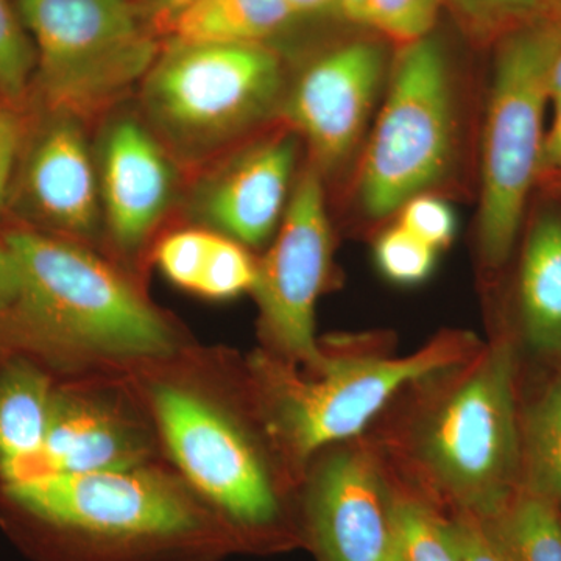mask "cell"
<instances>
[{
  "mask_svg": "<svg viewBox=\"0 0 561 561\" xmlns=\"http://www.w3.org/2000/svg\"><path fill=\"white\" fill-rule=\"evenodd\" d=\"M18 295L0 337L70 360H158L172 354L168 321L119 272L65 236L16 227L3 234Z\"/></svg>",
  "mask_w": 561,
  "mask_h": 561,
  "instance_id": "6da1fadb",
  "label": "cell"
},
{
  "mask_svg": "<svg viewBox=\"0 0 561 561\" xmlns=\"http://www.w3.org/2000/svg\"><path fill=\"white\" fill-rule=\"evenodd\" d=\"M3 491L61 538L70 561H213L242 549L186 482L147 463L39 476Z\"/></svg>",
  "mask_w": 561,
  "mask_h": 561,
  "instance_id": "7a4b0ae2",
  "label": "cell"
},
{
  "mask_svg": "<svg viewBox=\"0 0 561 561\" xmlns=\"http://www.w3.org/2000/svg\"><path fill=\"white\" fill-rule=\"evenodd\" d=\"M515 378L511 343H493L461 365L449 389L416 423L413 456L453 513L486 519L519 491L523 440Z\"/></svg>",
  "mask_w": 561,
  "mask_h": 561,
  "instance_id": "3957f363",
  "label": "cell"
},
{
  "mask_svg": "<svg viewBox=\"0 0 561 561\" xmlns=\"http://www.w3.org/2000/svg\"><path fill=\"white\" fill-rule=\"evenodd\" d=\"M478 351L471 334L448 332L404 357H330L313 378L267 353L256 354L250 368L268 434L291 461L305 463L360 434L402 387L453 370Z\"/></svg>",
  "mask_w": 561,
  "mask_h": 561,
  "instance_id": "277c9868",
  "label": "cell"
},
{
  "mask_svg": "<svg viewBox=\"0 0 561 561\" xmlns=\"http://www.w3.org/2000/svg\"><path fill=\"white\" fill-rule=\"evenodd\" d=\"M35 47L27 108L84 121L142 83L162 36L135 0H13Z\"/></svg>",
  "mask_w": 561,
  "mask_h": 561,
  "instance_id": "5b68a950",
  "label": "cell"
},
{
  "mask_svg": "<svg viewBox=\"0 0 561 561\" xmlns=\"http://www.w3.org/2000/svg\"><path fill=\"white\" fill-rule=\"evenodd\" d=\"M560 51L561 0L502 35L483 131L478 221L479 249L490 267L511 256L541 172L549 81Z\"/></svg>",
  "mask_w": 561,
  "mask_h": 561,
  "instance_id": "8992f818",
  "label": "cell"
},
{
  "mask_svg": "<svg viewBox=\"0 0 561 561\" xmlns=\"http://www.w3.org/2000/svg\"><path fill=\"white\" fill-rule=\"evenodd\" d=\"M140 87L160 140L194 161L268 116L283 95L284 70L267 44L169 38Z\"/></svg>",
  "mask_w": 561,
  "mask_h": 561,
  "instance_id": "52a82bcc",
  "label": "cell"
},
{
  "mask_svg": "<svg viewBox=\"0 0 561 561\" xmlns=\"http://www.w3.org/2000/svg\"><path fill=\"white\" fill-rule=\"evenodd\" d=\"M151 412L183 481L242 549L297 540L260 448L232 413L180 383L154 386Z\"/></svg>",
  "mask_w": 561,
  "mask_h": 561,
  "instance_id": "ba28073f",
  "label": "cell"
},
{
  "mask_svg": "<svg viewBox=\"0 0 561 561\" xmlns=\"http://www.w3.org/2000/svg\"><path fill=\"white\" fill-rule=\"evenodd\" d=\"M448 58L434 35L408 44L362 161L359 201L383 219L445 176L454 150Z\"/></svg>",
  "mask_w": 561,
  "mask_h": 561,
  "instance_id": "9c48e42d",
  "label": "cell"
},
{
  "mask_svg": "<svg viewBox=\"0 0 561 561\" xmlns=\"http://www.w3.org/2000/svg\"><path fill=\"white\" fill-rule=\"evenodd\" d=\"M332 236L316 165L294 184L275 241L257 262L251 291L265 337L291 364L323 370L330 357L316 341V306L330 275Z\"/></svg>",
  "mask_w": 561,
  "mask_h": 561,
  "instance_id": "30bf717a",
  "label": "cell"
},
{
  "mask_svg": "<svg viewBox=\"0 0 561 561\" xmlns=\"http://www.w3.org/2000/svg\"><path fill=\"white\" fill-rule=\"evenodd\" d=\"M20 161L7 208L22 227L84 238L102 216L98 164L88 146L83 121L68 114L28 110Z\"/></svg>",
  "mask_w": 561,
  "mask_h": 561,
  "instance_id": "8fae6325",
  "label": "cell"
},
{
  "mask_svg": "<svg viewBox=\"0 0 561 561\" xmlns=\"http://www.w3.org/2000/svg\"><path fill=\"white\" fill-rule=\"evenodd\" d=\"M394 502L370 454H331L309 479L300 540L317 561H391Z\"/></svg>",
  "mask_w": 561,
  "mask_h": 561,
  "instance_id": "7c38bea8",
  "label": "cell"
},
{
  "mask_svg": "<svg viewBox=\"0 0 561 561\" xmlns=\"http://www.w3.org/2000/svg\"><path fill=\"white\" fill-rule=\"evenodd\" d=\"M382 73L381 46L357 39L317 58L295 81L284 111L320 172L341 164L359 142Z\"/></svg>",
  "mask_w": 561,
  "mask_h": 561,
  "instance_id": "4fadbf2b",
  "label": "cell"
},
{
  "mask_svg": "<svg viewBox=\"0 0 561 561\" xmlns=\"http://www.w3.org/2000/svg\"><path fill=\"white\" fill-rule=\"evenodd\" d=\"M95 164L111 238L122 250L138 249L171 205L173 169L168 151L149 127L124 117L106 128Z\"/></svg>",
  "mask_w": 561,
  "mask_h": 561,
  "instance_id": "5bb4252c",
  "label": "cell"
},
{
  "mask_svg": "<svg viewBox=\"0 0 561 561\" xmlns=\"http://www.w3.org/2000/svg\"><path fill=\"white\" fill-rule=\"evenodd\" d=\"M297 144L290 135L243 150L197 195V213L213 231L243 247H260L278 230L289 206Z\"/></svg>",
  "mask_w": 561,
  "mask_h": 561,
  "instance_id": "9a60e30c",
  "label": "cell"
},
{
  "mask_svg": "<svg viewBox=\"0 0 561 561\" xmlns=\"http://www.w3.org/2000/svg\"><path fill=\"white\" fill-rule=\"evenodd\" d=\"M150 449L146 427L119 402L90 390H55L35 478L127 470L146 465Z\"/></svg>",
  "mask_w": 561,
  "mask_h": 561,
  "instance_id": "2e32d148",
  "label": "cell"
},
{
  "mask_svg": "<svg viewBox=\"0 0 561 561\" xmlns=\"http://www.w3.org/2000/svg\"><path fill=\"white\" fill-rule=\"evenodd\" d=\"M55 389L49 376L27 359L0 370V476L3 483L38 474L49 431Z\"/></svg>",
  "mask_w": 561,
  "mask_h": 561,
  "instance_id": "e0dca14e",
  "label": "cell"
},
{
  "mask_svg": "<svg viewBox=\"0 0 561 561\" xmlns=\"http://www.w3.org/2000/svg\"><path fill=\"white\" fill-rule=\"evenodd\" d=\"M519 295L527 341L542 353H561V217L545 216L531 230Z\"/></svg>",
  "mask_w": 561,
  "mask_h": 561,
  "instance_id": "ac0fdd59",
  "label": "cell"
},
{
  "mask_svg": "<svg viewBox=\"0 0 561 561\" xmlns=\"http://www.w3.org/2000/svg\"><path fill=\"white\" fill-rule=\"evenodd\" d=\"M297 18L286 0H191L169 24L165 39L267 44Z\"/></svg>",
  "mask_w": 561,
  "mask_h": 561,
  "instance_id": "d6986e66",
  "label": "cell"
},
{
  "mask_svg": "<svg viewBox=\"0 0 561 561\" xmlns=\"http://www.w3.org/2000/svg\"><path fill=\"white\" fill-rule=\"evenodd\" d=\"M479 522L504 561H561L557 505L529 490H519L496 515Z\"/></svg>",
  "mask_w": 561,
  "mask_h": 561,
  "instance_id": "ffe728a7",
  "label": "cell"
},
{
  "mask_svg": "<svg viewBox=\"0 0 561 561\" xmlns=\"http://www.w3.org/2000/svg\"><path fill=\"white\" fill-rule=\"evenodd\" d=\"M523 468L527 472L526 490L561 504V375L527 416Z\"/></svg>",
  "mask_w": 561,
  "mask_h": 561,
  "instance_id": "44dd1931",
  "label": "cell"
},
{
  "mask_svg": "<svg viewBox=\"0 0 561 561\" xmlns=\"http://www.w3.org/2000/svg\"><path fill=\"white\" fill-rule=\"evenodd\" d=\"M391 561H463L446 516L427 502L398 496L394 502V546Z\"/></svg>",
  "mask_w": 561,
  "mask_h": 561,
  "instance_id": "7402d4cb",
  "label": "cell"
},
{
  "mask_svg": "<svg viewBox=\"0 0 561 561\" xmlns=\"http://www.w3.org/2000/svg\"><path fill=\"white\" fill-rule=\"evenodd\" d=\"M35 47L13 0H0V101L27 106Z\"/></svg>",
  "mask_w": 561,
  "mask_h": 561,
  "instance_id": "603a6c76",
  "label": "cell"
},
{
  "mask_svg": "<svg viewBox=\"0 0 561 561\" xmlns=\"http://www.w3.org/2000/svg\"><path fill=\"white\" fill-rule=\"evenodd\" d=\"M256 267L257 262L242 243L213 231L208 257L195 294L210 300H231L253 289Z\"/></svg>",
  "mask_w": 561,
  "mask_h": 561,
  "instance_id": "cb8c5ba5",
  "label": "cell"
},
{
  "mask_svg": "<svg viewBox=\"0 0 561 561\" xmlns=\"http://www.w3.org/2000/svg\"><path fill=\"white\" fill-rule=\"evenodd\" d=\"M446 2L448 0H365L359 22L408 46L432 35Z\"/></svg>",
  "mask_w": 561,
  "mask_h": 561,
  "instance_id": "d4e9b609",
  "label": "cell"
},
{
  "mask_svg": "<svg viewBox=\"0 0 561 561\" xmlns=\"http://www.w3.org/2000/svg\"><path fill=\"white\" fill-rule=\"evenodd\" d=\"M437 253L400 224L383 231L375 243V261L379 272L400 286H416L430 278Z\"/></svg>",
  "mask_w": 561,
  "mask_h": 561,
  "instance_id": "484cf974",
  "label": "cell"
},
{
  "mask_svg": "<svg viewBox=\"0 0 561 561\" xmlns=\"http://www.w3.org/2000/svg\"><path fill=\"white\" fill-rule=\"evenodd\" d=\"M213 239V230L190 228L162 238L154 256L162 275L181 289L197 291Z\"/></svg>",
  "mask_w": 561,
  "mask_h": 561,
  "instance_id": "4316f807",
  "label": "cell"
},
{
  "mask_svg": "<svg viewBox=\"0 0 561 561\" xmlns=\"http://www.w3.org/2000/svg\"><path fill=\"white\" fill-rule=\"evenodd\" d=\"M479 35H504L557 0H448Z\"/></svg>",
  "mask_w": 561,
  "mask_h": 561,
  "instance_id": "83f0119b",
  "label": "cell"
},
{
  "mask_svg": "<svg viewBox=\"0 0 561 561\" xmlns=\"http://www.w3.org/2000/svg\"><path fill=\"white\" fill-rule=\"evenodd\" d=\"M398 213V224L432 249H448L456 238L457 220L451 206L427 192L405 202Z\"/></svg>",
  "mask_w": 561,
  "mask_h": 561,
  "instance_id": "f1b7e54d",
  "label": "cell"
},
{
  "mask_svg": "<svg viewBox=\"0 0 561 561\" xmlns=\"http://www.w3.org/2000/svg\"><path fill=\"white\" fill-rule=\"evenodd\" d=\"M27 127V108L0 101V213L9 202Z\"/></svg>",
  "mask_w": 561,
  "mask_h": 561,
  "instance_id": "f546056e",
  "label": "cell"
},
{
  "mask_svg": "<svg viewBox=\"0 0 561 561\" xmlns=\"http://www.w3.org/2000/svg\"><path fill=\"white\" fill-rule=\"evenodd\" d=\"M446 524L463 561H504L476 516L454 512Z\"/></svg>",
  "mask_w": 561,
  "mask_h": 561,
  "instance_id": "4dcf8cb0",
  "label": "cell"
},
{
  "mask_svg": "<svg viewBox=\"0 0 561 561\" xmlns=\"http://www.w3.org/2000/svg\"><path fill=\"white\" fill-rule=\"evenodd\" d=\"M546 171H561V101L553 102L551 128L542 144L541 172Z\"/></svg>",
  "mask_w": 561,
  "mask_h": 561,
  "instance_id": "1f68e13d",
  "label": "cell"
},
{
  "mask_svg": "<svg viewBox=\"0 0 561 561\" xmlns=\"http://www.w3.org/2000/svg\"><path fill=\"white\" fill-rule=\"evenodd\" d=\"M18 295V271L9 247L0 238V313L13 305Z\"/></svg>",
  "mask_w": 561,
  "mask_h": 561,
  "instance_id": "d6a6232c",
  "label": "cell"
},
{
  "mask_svg": "<svg viewBox=\"0 0 561 561\" xmlns=\"http://www.w3.org/2000/svg\"><path fill=\"white\" fill-rule=\"evenodd\" d=\"M135 2L140 3V5H146V3L150 2L154 7L153 11H151V21L157 25L161 35H165L169 24H171L175 14L183 10L191 0H135Z\"/></svg>",
  "mask_w": 561,
  "mask_h": 561,
  "instance_id": "836d02e7",
  "label": "cell"
},
{
  "mask_svg": "<svg viewBox=\"0 0 561 561\" xmlns=\"http://www.w3.org/2000/svg\"><path fill=\"white\" fill-rule=\"evenodd\" d=\"M298 18L332 9V0H286Z\"/></svg>",
  "mask_w": 561,
  "mask_h": 561,
  "instance_id": "e575fe53",
  "label": "cell"
},
{
  "mask_svg": "<svg viewBox=\"0 0 561 561\" xmlns=\"http://www.w3.org/2000/svg\"><path fill=\"white\" fill-rule=\"evenodd\" d=\"M365 0H332V9L339 11L346 20L359 22Z\"/></svg>",
  "mask_w": 561,
  "mask_h": 561,
  "instance_id": "d590c367",
  "label": "cell"
},
{
  "mask_svg": "<svg viewBox=\"0 0 561 561\" xmlns=\"http://www.w3.org/2000/svg\"><path fill=\"white\" fill-rule=\"evenodd\" d=\"M549 95H551V102L561 101V51L553 62L551 72V81H549Z\"/></svg>",
  "mask_w": 561,
  "mask_h": 561,
  "instance_id": "8d00e7d4",
  "label": "cell"
}]
</instances>
